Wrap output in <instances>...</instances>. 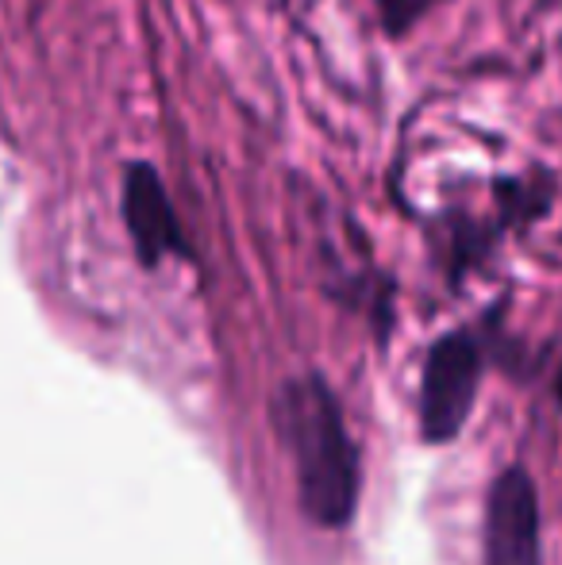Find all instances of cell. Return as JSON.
<instances>
[{"mask_svg":"<svg viewBox=\"0 0 562 565\" xmlns=\"http://www.w3.org/2000/svg\"><path fill=\"white\" fill-rule=\"evenodd\" d=\"M274 424L297 469L300 508L324 527H343L359 504V450L336 393L320 377L285 381L274 396Z\"/></svg>","mask_w":562,"mask_h":565,"instance_id":"obj_1","label":"cell"},{"mask_svg":"<svg viewBox=\"0 0 562 565\" xmlns=\"http://www.w3.org/2000/svg\"><path fill=\"white\" fill-rule=\"evenodd\" d=\"M481 354L470 335H447L432 347L421 388V427L432 443H447L463 431L478 393Z\"/></svg>","mask_w":562,"mask_h":565,"instance_id":"obj_2","label":"cell"},{"mask_svg":"<svg viewBox=\"0 0 562 565\" xmlns=\"http://www.w3.org/2000/svg\"><path fill=\"white\" fill-rule=\"evenodd\" d=\"M120 212L142 266H158L166 258H185L189 254V238L181 231L170 193H166V181L150 162L136 158V162L124 166Z\"/></svg>","mask_w":562,"mask_h":565,"instance_id":"obj_3","label":"cell"},{"mask_svg":"<svg viewBox=\"0 0 562 565\" xmlns=\"http://www.w3.org/2000/svg\"><path fill=\"white\" fill-rule=\"evenodd\" d=\"M486 565H540V504L524 469L494 481L486 508Z\"/></svg>","mask_w":562,"mask_h":565,"instance_id":"obj_4","label":"cell"},{"mask_svg":"<svg viewBox=\"0 0 562 565\" xmlns=\"http://www.w3.org/2000/svg\"><path fill=\"white\" fill-rule=\"evenodd\" d=\"M435 4H443V0H378V15H382L385 35L405 39Z\"/></svg>","mask_w":562,"mask_h":565,"instance_id":"obj_5","label":"cell"}]
</instances>
